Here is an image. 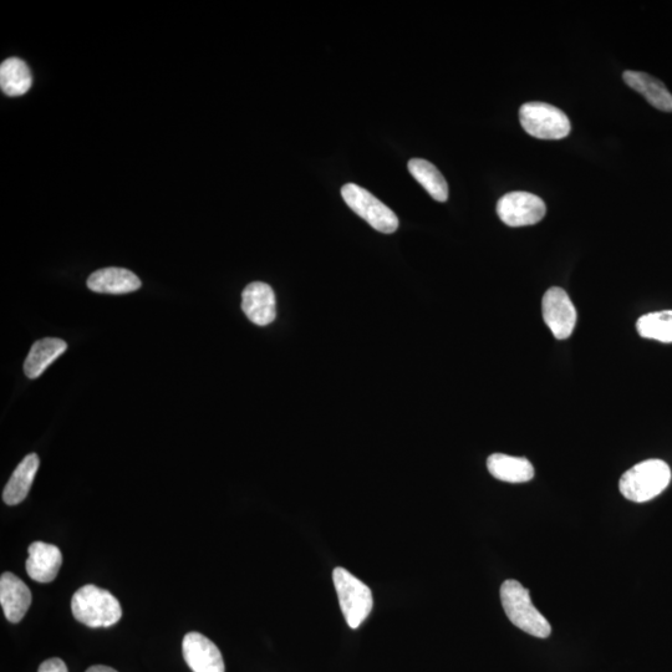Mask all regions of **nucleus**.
<instances>
[{"mask_svg":"<svg viewBox=\"0 0 672 672\" xmlns=\"http://www.w3.org/2000/svg\"><path fill=\"white\" fill-rule=\"evenodd\" d=\"M623 79L629 88L644 96L654 108L672 112V94L664 83L640 71H625Z\"/></svg>","mask_w":672,"mask_h":672,"instance_id":"nucleus-14","label":"nucleus"},{"mask_svg":"<svg viewBox=\"0 0 672 672\" xmlns=\"http://www.w3.org/2000/svg\"><path fill=\"white\" fill-rule=\"evenodd\" d=\"M71 612L79 623L89 628H110L121 619L122 609L108 590L85 585L74 594Z\"/></svg>","mask_w":672,"mask_h":672,"instance_id":"nucleus-3","label":"nucleus"},{"mask_svg":"<svg viewBox=\"0 0 672 672\" xmlns=\"http://www.w3.org/2000/svg\"><path fill=\"white\" fill-rule=\"evenodd\" d=\"M88 287L96 293L127 294L141 288V280L125 268H104L91 274Z\"/></svg>","mask_w":672,"mask_h":672,"instance_id":"nucleus-13","label":"nucleus"},{"mask_svg":"<svg viewBox=\"0 0 672 672\" xmlns=\"http://www.w3.org/2000/svg\"><path fill=\"white\" fill-rule=\"evenodd\" d=\"M38 672H69L68 666L64 663L63 660L59 658L49 659L44 661Z\"/></svg>","mask_w":672,"mask_h":672,"instance_id":"nucleus-21","label":"nucleus"},{"mask_svg":"<svg viewBox=\"0 0 672 672\" xmlns=\"http://www.w3.org/2000/svg\"><path fill=\"white\" fill-rule=\"evenodd\" d=\"M341 196H343L346 205L376 231L391 234L399 228V218H397L395 212L374 195H371L365 188L355 185V183H348L341 188Z\"/></svg>","mask_w":672,"mask_h":672,"instance_id":"nucleus-6","label":"nucleus"},{"mask_svg":"<svg viewBox=\"0 0 672 672\" xmlns=\"http://www.w3.org/2000/svg\"><path fill=\"white\" fill-rule=\"evenodd\" d=\"M183 658L193 672H226L215 643L200 633H188L182 643Z\"/></svg>","mask_w":672,"mask_h":672,"instance_id":"nucleus-9","label":"nucleus"},{"mask_svg":"<svg viewBox=\"0 0 672 672\" xmlns=\"http://www.w3.org/2000/svg\"><path fill=\"white\" fill-rule=\"evenodd\" d=\"M86 672H117L115 669L109 668V666L104 665H95L91 666Z\"/></svg>","mask_w":672,"mask_h":672,"instance_id":"nucleus-22","label":"nucleus"},{"mask_svg":"<svg viewBox=\"0 0 672 672\" xmlns=\"http://www.w3.org/2000/svg\"><path fill=\"white\" fill-rule=\"evenodd\" d=\"M0 604L5 618L17 624L27 614L32 604V592L17 575L4 573L0 578Z\"/></svg>","mask_w":672,"mask_h":672,"instance_id":"nucleus-11","label":"nucleus"},{"mask_svg":"<svg viewBox=\"0 0 672 672\" xmlns=\"http://www.w3.org/2000/svg\"><path fill=\"white\" fill-rule=\"evenodd\" d=\"M409 171L412 177L425 188L434 200L446 202L448 200V185L445 177L435 165L422 159L409 161Z\"/></svg>","mask_w":672,"mask_h":672,"instance_id":"nucleus-19","label":"nucleus"},{"mask_svg":"<svg viewBox=\"0 0 672 672\" xmlns=\"http://www.w3.org/2000/svg\"><path fill=\"white\" fill-rule=\"evenodd\" d=\"M546 213L542 198L529 192H509L497 203V215L509 227L533 226L541 222Z\"/></svg>","mask_w":672,"mask_h":672,"instance_id":"nucleus-7","label":"nucleus"},{"mask_svg":"<svg viewBox=\"0 0 672 672\" xmlns=\"http://www.w3.org/2000/svg\"><path fill=\"white\" fill-rule=\"evenodd\" d=\"M671 470L661 460H646L631 467L620 478L619 488L626 500L644 503L654 500L670 485Z\"/></svg>","mask_w":672,"mask_h":672,"instance_id":"nucleus-1","label":"nucleus"},{"mask_svg":"<svg viewBox=\"0 0 672 672\" xmlns=\"http://www.w3.org/2000/svg\"><path fill=\"white\" fill-rule=\"evenodd\" d=\"M504 613L513 625L536 638L546 639L552 633L551 624L534 607L529 590L517 580H506L501 587Z\"/></svg>","mask_w":672,"mask_h":672,"instance_id":"nucleus-2","label":"nucleus"},{"mask_svg":"<svg viewBox=\"0 0 672 672\" xmlns=\"http://www.w3.org/2000/svg\"><path fill=\"white\" fill-rule=\"evenodd\" d=\"M33 85L29 66L19 58H9L0 65V88L5 95L22 96Z\"/></svg>","mask_w":672,"mask_h":672,"instance_id":"nucleus-18","label":"nucleus"},{"mask_svg":"<svg viewBox=\"0 0 672 672\" xmlns=\"http://www.w3.org/2000/svg\"><path fill=\"white\" fill-rule=\"evenodd\" d=\"M28 553L27 573L29 577L39 583L53 582L63 564V554L60 549L53 544L34 542L30 544Z\"/></svg>","mask_w":672,"mask_h":672,"instance_id":"nucleus-12","label":"nucleus"},{"mask_svg":"<svg viewBox=\"0 0 672 672\" xmlns=\"http://www.w3.org/2000/svg\"><path fill=\"white\" fill-rule=\"evenodd\" d=\"M543 319L559 340L568 339L577 324V310L564 289L553 287L544 294Z\"/></svg>","mask_w":672,"mask_h":672,"instance_id":"nucleus-8","label":"nucleus"},{"mask_svg":"<svg viewBox=\"0 0 672 672\" xmlns=\"http://www.w3.org/2000/svg\"><path fill=\"white\" fill-rule=\"evenodd\" d=\"M242 310L258 327L273 323L277 318V300L271 285L262 282L248 284L242 293Z\"/></svg>","mask_w":672,"mask_h":672,"instance_id":"nucleus-10","label":"nucleus"},{"mask_svg":"<svg viewBox=\"0 0 672 672\" xmlns=\"http://www.w3.org/2000/svg\"><path fill=\"white\" fill-rule=\"evenodd\" d=\"M39 465L38 455L30 453L15 468L3 492V501L8 506H17V504L22 503L27 498L30 488L33 486Z\"/></svg>","mask_w":672,"mask_h":672,"instance_id":"nucleus-15","label":"nucleus"},{"mask_svg":"<svg viewBox=\"0 0 672 672\" xmlns=\"http://www.w3.org/2000/svg\"><path fill=\"white\" fill-rule=\"evenodd\" d=\"M488 471L497 480L508 483H524L534 477V468L527 458L493 453L487 460Z\"/></svg>","mask_w":672,"mask_h":672,"instance_id":"nucleus-16","label":"nucleus"},{"mask_svg":"<svg viewBox=\"0 0 672 672\" xmlns=\"http://www.w3.org/2000/svg\"><path fill=\"white\" fill-rule=\"evenodd\" d=\"M636 329L645 339L672 343V310L643 315L636 323Z\"/></svg>","mask_w":672,"mask_h":672,"instance_id":"nucleus-20","label":"nucleus"},{"mask_svg":"<svg viewBox=\"0 0 672 672\" xmlns=\"http://www.w3.org/2000/svg\"><path fill=\"white\" fill-rule=\"evenodd\" d=\"M519 120L528 135L541 140L564 139L572 130L568 116L556 106L546 103L522 105Z\"/></svg>","mask_w":672,"mask_h":672,"instance_id":"nucleus-5","label":"nucleus"},{"mask_svg":"<svg viewBox=\"0 0 672 672\" xmlns=\"http://www.w3.org/2000/svg\"><path fill=\"white\" fill-rule=\"evenodd\" d=\"M68 349V344L58 338H45L34 343L24 363V373L29 379H38L54 361Z\"/></svg>","mask_w":672,"mask_h":672,"instance_id":"nucleus-17","label":"nucleus"},{"mask_svg":"<svg viewBox=\"0 0 672 672\" xmlns=\"http://www.w3.org/2000/svg\"><path fill=\"white\" fill-rule=\"evenodd\" d=\"M333 582L346 623L351 629H358L373 610V593L368 585L345 568L334 569Z\"/></svg>","mask_w":672,"mask_h":672,"instance_id":"nucleus-4","label":"nucleus"}]
</instances>
